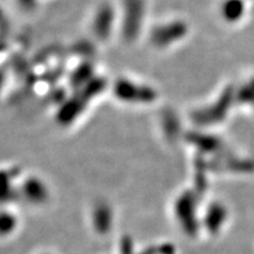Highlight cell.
<instances>
[{"label":"cell","mask_w":254,"mask_h":254,"mask_svg":"<svg viewBox=\"0 0 254 254\" xmlns=\"http://www.w3.org/2000/svg\"><path fill=\"white\" fill-rule=\"evenodd\" d=\"M114 18L113 9L109 5H103L97 9L92 20V30L98 39L106 40L110 37L114 26Z\"/></svg>","instance_id":"7a4b0ae2"},{"label":"cell","mask_w":254,"mask_h":254,"mask_svg":"<svg viewBox=\"0 0 254 254\" xmlns=\"http://www.w3.org/2000/svg\"><path fill=\"white\" fill-rule=\"evenodd\" d=\"M113 93L123 103L131 105L150 104L157 99V92L146 84L122 78L114 84Z\"/></svg>","instance_id":"6da1fadb"},{"label":"cell","mask_w":254,"mask_h":254,"mask_svg":"<svg viewBox=\"0 0 254 254\" xmlns=\"http://www.w3.org/2000/svg\"><path fill=\"white\" fill-rule=\"evenodd\" d=\"M18 4L21 6V7L26 8V11H30L34 7V4H36V0H17Z\"/></svg>","instance_id":"277c9868"},{"label":"cell","mask_w":254,"mask_h":254,"mask_svg":"<svg viewBox=\"0 0 254 254\" xmlns=\"http://www.w3.org/2000/svg\"><path fill=\"white\" fill-rule=\"evenodd\" d=\"M144 17V7L140 0H128L125 9V19H124V30H125L126 39H134L138 26Z\"/></svg>","instance_id":"3957f363"}]
</instances>
